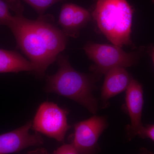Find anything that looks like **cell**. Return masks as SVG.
Listing matches in <instances>:
<instances>
[{
	"mask_svg": "<svg viewBox=\"0 0 154 154\" xmlns=\"http://www.w3.org/2000/svg\"><path fill=\"white\" fill-rule=\"evenodd\" d=\"M15 15L7 26L16 38L17 46L32 63L35 73L44 76L50 65L65 49L66 36L56 25L51 15L39 16L30 20L23 15V8L19 1L12 5Z\"/></svg>",
	"mask_w": 154,
	"mask_h": 154,
	"instance_id": "1",
	"label": "cell"
},
{
	"mask_svg": "<svg viewBox=\"0 0 154 154\" xmlns=\"http://www.w3.org/2000/svg\"><path fill=\"white\" fill-rule=\"evenodd\" d=\"M58 69L54 74L48 76L45 91L57 94L77 102L95 114L98 109L97 99L93 92L97 77L77 71L67 57L59 55L57 59Z\"/></svg>",
	"mask_w": 154,
	"mask_h": 154,
	"instance_id": "2",
	"label": "cell"
},
{
	"mask_svg": "<svg viewBox=\"0 0 154 154\" xmlns=\"http://www.w3.org/2000/svg\"><path fill=\"white\" fill-rule=\"evenodd\" d=\"M134 10L126 0H98L92 17L114 45L135 48L131 38Z\"/></svg>",
	"mask_w": 154,
	"mask_h": 154,
	"instance_id": "3",
	"label": "cell"
},
{
	"mask_svg": "<svg viewBox=\"0 0 154 154\" xmlns=\"http://www.w3.org/2000/svg\"><path fill=\"white\" fill-rule=\"evenodd\" d=\"M84 50L94 63L90 70L97 78L114 68L132 66L137 63L140 57L138 53H126L121 47L113 44L88 42Z\"/></svg>",
	"mask_w": 154,
	"mask_h": 154,
	"instance_id": "4",
	"label": "cell"
},
{
	"mask_svg": "<svg viewBox=\"0 0 154 154\" xmlns=\"http://www.w3.org/2000/svg\"><path fill=\"white\" fill-rule=\"evenodd\" d=\"M68 114L66 109L54 102H43L36 111L31 128L36 132L63 142L71 128L68 122Z\"/></svg>",
	"mask_w": 154,
	"mask_h": 154,
	"instance_id": "5",
	"label": "cell"
},
{
	"mask_svg": "<svg viewBox=\"0 0 154 154\" xmlns=\"http://www.w3.org/2000/svg\"><path fill=\"white\" fill-rule=\"evenodd\" d=\"M107 125L105 116L94 115L77 122L74 125L71 143L79 154H91L96 152L100 135Z\"/></svg>",
	"mask_w": 154,
	"mask_h": 154,
	"instance_id": "6",
	"label": "cell"
},
{
	"mask_svg": "<svg viewBox=\"0 0 154 154\" xmlns=\"http://www.w3.org/2000/svg\"><path fill=\"white\" fill-rule=\"evenodd\" d=\"M32 122L10 132L0 135V154L18 152L28 147L41 146L43 137L38 133L30 134Z\"/></svg>",
	"mask_w": 154,
	"mask_h": 154,
	"instance_id": "7",
	"label": "cell"
},
{
	"mask_svg": "<svg viewBox=\"0 0 154 154\" xmlns=\"http://www.w3.org/2000/svg\"><path fill=\"white\" fill-rule=\"evenodd\" d=\"M125 109L130 119L131 124L128 127V140H131L137 135L143 124L141 122L144 105L143 90L142 85L132 79L126 90Z\"/></svg>",
	"mask_w": 154,
	"mask_h": 154,
	"instance_id": "8",
	"label": "cell"
},
{
	"mask_svg": "<svg viewBox=\"0 0 154 154\" xmlns=\"http://www.w3.org/2000/svg\"><path fill=\"white\" fill-rule=\"evenodd\" d=\"M89 11L73 4L63 5L60 14L58 23L67 36L76 38L80 30L91 20Z\"/></svg>",
	"mask_w": 154,
	"mask_h": 154,
	"instance_id": "9",
	"label": "cell"
},
{
	"mask_svg": "<svg viewBox=\"0 0 154 154\" xmlns=\"http://www.w3.org/2000/svg\"><path fill=\"white\" fill-rule=\"evenodd\" d=\"M101 90L102 107H106L109 99L126 91L132 79L125 68L118 67L111 69L105 74Z\"/></svg>",
	"mask_w": 154,
	"mask_h": 154,
	"instance_id": "10",
	"label": "cell"
},
{
	"mask_svg": "<svg viewBox=\"0 0 154 154\" xmlns=\"http://www.w3.org/2000/svg\"><path fill=\"white\" fill-rule=\"evenodd\" d=\"M23 71L35 72V67L30 60L15 51L0 49V73Z\"/></svg>",
	"mask_w": 154,
	"mask_h": 154,
	"instance_id": "11",
	"label": "cell"
},
{
	"mask_svg": "<svg viewBox=\"0 0 154 154\" xmlns=\"http://www.w3.org/2000/svg\"><path fill=\"white\" fill-rule=\"evenodd\" d=\"M31 6L39 16L44 14L45 12L53 5L65 0H22Z\"/></svg>",
	"mask_w": 154,
	"mask_h": 154,
	"instance_id": "12",
	"label": "cell"
},
{
	"mask_svg": "<svg viewBox=\"0 0 154 154\" xmlns=\"http://www.w3.org/2000/svg\"><path fill=\"white\" fill-rule=\"evenodd\" d=\"M11 10L8 0H0V21L3 25L7 26L13 19L14 15L11 13Z\"/></svg>",
	"mask_w": 154,
	"mask_h": 154,
	"instance_id": "13",
	"label": "cell"
},
{
	"mask_svg": "<svg viewBox=\"0 0 154 154\" xmlns=\"http://www.w3.org/2000/svg\"><path fill=\"white\" fill-rule=\"evenodd\" d=\"M137 135L142 138H149L154 141V124L143 125Z\"/></svg>",
	"mask_w": 154,
	"mask_h": 154,
	"instance_id": "14",
	"label": "cell"
},
{
	"mask_svg": "<svg viewBox=\"0 0 154 154\" xmlns=\"http://www.w3.org/2000/svg\"><path fill=\"white\" fill-rule=\"evenodd\" d=\"M54 154H79L75 146L71 143L63 145L53 152Z\"/></svg>",
	"mask_w": 154,
	"mask_h": 154,
	"instance_id": "15",
	"label": "cell"
},
{
	"mask_svg": "<svg viewBox=\"0 0 154 154\" xmlns=\"http://www.w3.org/2000/svg\"><path fill=\"white\" fill-rule=\"evenodd\" d=\"M149 54L151 57L154 65V45H151L148 48Z\"/></svg>",
	"mask_w": 154,
	"mask_h": 154,
	"instance_id": "16",
	"label": "cell"
},
{
	"mask_svg": "<svg viewBox=\"0 0 154 154\" xmlns=\"http://www.w3.org/2000/svg\"><path fill=\"white\" fill-rule=\"evenodd\" d=\"M3 25L2 23V22H1V21H0V25Z\"/></svg>",
	"mask_w": 154,
	"mask_h": 154,
	"instance_id": "17",
	"label": "cell"
},
{
	"mask_svg": "<svg viewBox=\"0 0 154 154\" xmlns=\"http://www.w3.org/2000/svg\"><path fill=\"white\" fill-rule=\"evenodd\" d=\"M152 2L154 3V0H152Z\"/></svg>",
	"mask_w": 154,
	"mask_h": 154,
	"instance_id": "18",
	"label": "cell"
}]
</instances>
